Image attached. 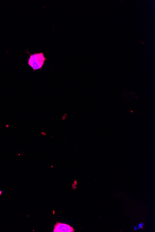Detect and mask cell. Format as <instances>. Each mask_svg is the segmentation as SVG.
<instances>
[{
	"instance_id": "6da1fadb",
	"label": "cell",
	"mask_w": 155,
	"mask_h": 232,
	"mask_svg": "<svg viewBox=\"0 0 155 232\" xmlns=\"http://www.w3.org/2000/svg\"><path fill=\"white\" fill-rule=\"evenodd\" d=\"M28 52L29 54V58L28 59V65L31 67L33 71L41 70L47 60L44 53L42 52L30 54Z\"/></svg>"
},
{
	"instance_id": "7a4b0ae2",
	"label": "cell",
	"mask_w": 155,
	"mask_h": 232,
	"mask_svg": "<svg viewBox=\"0 0 155 232\" xmlns=\"http://www.w3.org/2000/svg\"><path fill=\"white\" fill-rule=\"evenodd\" d=\"M54 232H74L73 227L66 223L57 222L54 225Z\"/></svg>"
},
{
	"instance_id": "3957f363",
	"label": "cell",
	"mask_w": 155,
	"mask_h": 232,
	"mask_svg": "<svg viewBox=\"0 0 155 232\" xmlns=\"http://www.w3.org/2000/svg\"><path fill=\"white\" fill-rule=\"evenodd\" d=\"M144 225V224L143 223H141L139 224V225H138V229H141V228H142L143 227V226Z\"/></svg>"
},
{
	"instance_id": "277c9868",
	"label": "cell",
	"mask_w": 155,
	"mask_h": 232,
	"mask_svg": "<svg viewBox=\"0 0 155 232\" xmlns=\"http://www.w3.org/2000/svg\"><path fill=\"white\" fill-rule=\"evenodd\" d=\"M134 230H138V227L135 226V227H134Z\"/></svg>"
}]
</instances>
